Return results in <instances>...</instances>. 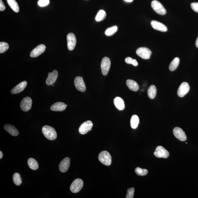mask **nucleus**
Listing matches in <instances>:
<instances>
[{"label": "nucleus", "instance_id": "1", "mask_svg": "<svg viewBox=\"0 0 198 198\" xmlns=\"http://www.w3.org/2000/svg\"><path fill=\"white\" fill-rule=\"evenodd\" d=\"M43 134L47 139L50 140H54L56 139L57 133L55 129L51 126H44L42 128Z\"/></svg>", "mask_w": 198, "mask_h": 198}, {"label": "nucleus", "instance_id": "2", "mask_svg": "<svg viewBox=\"0 0 198 198\" xmlns=\"http://www.w3.org/2000/svg\"><path fill=\"white\" fill-rule=\"evenodd\" d=\"M99 160L101 163L106 166H109L112 163V157L110 153L107 151H103L98 156Z\"/></svg>", "mask_w": 198, "mask_h": 198}, {"label": "nucleus", "instance_id": "3", "mask_svg": "<svg viewBox=\"0 0 198 198\" xmlns=\"http://www.w3.org/2000/svg\"><path fill=\"white\" fill-rule=\"evenodd\" d=\"M152 8L157 13L164 15L166 13V11L164 7L159 1L154 0L151 3Z\"/></svg>", "mask_w": 198, "mask_h": 198}, {"label": "nucleus", "instance_id": "4", "mask_svg": "<svg viewBox=\"0 0 198 198\" xmlns=\"http://www.w3.org/2000/svg\"><path fill=\"white\" fill-rule=\"evenodd\" d=\"M136 53L138 55L143 59L147 60L150 58L152 51L146 47H141L137 49Z\"/></svg>", "mask_w": 198, "mask_h": 198}, {"label": "nucleus", "instance_id": "5", "mask_svg": "<svg viewBox=\"0 0 198 198\" xmlns=\"http://www.w3.org/2000/svg\"><path fill=\"white\" fill-rule=\"evenodd\" d=\"M111 62L108 57H105L103 59L101 62V70L102 74L104 76H106L108 74L110 71Z\"/></svg>", "mask_w": 198, "mask_h": 198}, {"label": "nucleus", "instance_id": "6", "mask_svg": "<svg viewBox=\"0 0 198 198\" xmlns=\"http://www.w3.org/2000/svg\"><path fill=\"white\" fill-rule=\"evenodd\" d=\"M84 186V182L81 179L77 178L73 181L70 186V190L73 193L80 191Z\"/></svg>", "mask_w": 198, "mask_h": 198}, {"label": "nucleus", "instance_id": "7", "mask_svg": "<svg viewBox=\"0 0 198 198\" xmlns=\"http://www.w3.org/2000/svg\"><path fill=\"white\" fill-rule=\"evenodd\" d=\"M93 126V124L91 121L88 120L84 122L80 125L79 129V133L82 135L87 134L92 130Z\"/></svg>", "mask_w": 198, "mask_h": 198}, {"label": "nucleus", "instance_id": "8", "mask_svg": "<svg viewBox=\"0 0 198 198\" xmlns=\"http://www.w3.org/2000/svg\"><path fill=\"white\" fill-rule=\"evenodd\" d=\"M154 156L158 158H167L169 156L168 151L162 146H157L154 153Z\"/></svg>", "mask_w": 198, "mask_h": 198}, {"label": "nucleus", "instance_id": "9", "mask_svg": "<svg viewBox=\"0 0 198 198\" xmlns=\"http://www.w3.org/2000/svg\"><path fill=\"white\" fill-rule=\"evenodd\" d=\"M67 46L69 50L73 51L77 44V39L73 33H70L67 36Z\"/></svg>", "mask_w": 198, "mask_h": 198}, {"label": "nucleus", "instance_id": "10", "mask_svg": "<svg viewBox=\"0 0 198 198\" xmlns=\"http://www.w3.org/2000/svg\"><path fill=\"white\" fill-rule=\"evenodd\" d=\"M190 90V86L187 83L184 82L180 84L177 92L178 95L180 97H183L187 94Z\"/></svg>", "mask_w": 198, "mask_h": 198}, {"label": "nucleus", "instance_id": "11", "mask_svg": "<svg viewBox=\"0 0 198 198\" xmlns=\"http://www.w3.org/2000/svg\"><path fill=\"white\" fill-rule=\"evenodd\" d=\"M32 105V100L31 98L26 97L21 101L20 107L21 110L24 112H27L31 109Z\"/></svg>", "mask_w": 198, "mask_h": 198}, {"label": "nucleus", "instance_id": "12", "mask_svg": "<svg viewBox=\"0 0 198 198\" xmlns=\"http://www.w3.org/2000/svg\"><path fill=\"white\" fill-rule=\"evenodd\" d=\"M74 85L78 91L80 92H84L86 90V86L83 77H77L74 79Z\"/></svg>", "mask_w": 198, "mask_h": 198}, {"label": "nucleus", "instance_id": "13", "mask_svg": "<svg viewBox=\"0 0 198 198\" xmlns=\"http://www.w3.org/2000/svg\"><path fill=\"white\" fill-rule=\"evenodd\" d=\"M173 134L176 138L182 141L186 140L187 137L183 129L180 128L176 127L173 129Z\"/></svg>", "mask_w": 198, "mask_h": 198}, {"label": "nucleus", "instance_id": "14", "mask_svg": "<svg viewBox=\"0 0 198 198\" xmlns=\"http://www.w3.org/2000/svg\"><path fill=\"white\" fill-rule=\"evenodd\" d=\"M46 48V47L44 44H40L32 51L30 53V56L32 58L39 56L44 52Z\"/></svg>", "mask_w": 198, "mask_h": 198}, {"label": "nucleus", "instance_id": "15", "mask_svg": "<svg viewBox=\"0 0 198 198\" xmlns=\"http://www.w3.org/2000/svg\"><path fill=\"white\" fill-rule=\"evenodd\" d=\"M58 74V72L56 70H54L52 73H48V77L46 80L47 85L50 86L53 84L57 80Z\"/></svg>", "mask_w": 198, "mask_h": 198}, {"label": "nucleus", "instance_id": "16", "mask_svg": "<svg viewBox=\"0 0 198 198\" xmlns=\"http://www.w3.org/2000/svg\"><path fill=\"white\" fill-rule=\"evenodd\" d=\"M152 27L154 29L158 31L163 32H166L167 31V27L162 23L155 20H152L150 22Z\"/></svg>", "mask_w": 198, "mask_h": 198}, {"label": "nucleus", "instance_id": "17", "mask_svg": "<svg viewBox=\"0 0 198 198\" xmlns=\"http://www.w3.org/2000/svg\"><path fill=\"white\" fill-rule=\"evenodd\" d=\"M70 159L69 157H66L62 161L59 165V169L62 173H65L70 167Z\"/></svg>", "mask_w": 198, "mask_h": 198}, {"label": "nucleus", "instance_id": "18", "mask_svg": "<svg viewBox=\"0 0 198 198\" xmlns=\"http://www.w3.org/2000/svg\"><path fill=\"white\" fill-rule=\"evenodd\" d=\"M27 83L26 81L21 82L11 90V93L12 94H17L23 91L27 86Z\"/></svg>", "mask_w": 198, "mask_h": 198}, {"label": "nucleus", "instance_id": "19", "mask_svg": "<svg viewBox=\"0 0 198 198\" xmlns=\"http://www.w3.org/2000/svg\"><path fill=\"white\" fill-rule=\"evenodd\" d=\"M67 105L62 102H57L53 104L51 107V110L53 111H62L65 110Z\"/></svg>", "mask_w": 198, "mask_h": 198}, {"label": "nucleus", "instance_id": "20", "mask_svg": "<svg viewBox=\"0 0 198 198\" xmlns=\"http://www.w3.org/2000/svg\"><path fill=\"white\" fill-rule=\"evenodd\" d=\"M4 128L11 136H17L19 134V132L14 126L9 124H6L4 126Z\"/></svg>", "mask_w": 198, "mask_h": 198}, {"label": "nucleus", "instance_id": "21", "mask_svg": "<svg viewBox=\"0 0 198 198\" xmlns=\"http://www.w3.org/2000/svg\"><path fill=\"white\" fill-rule=\"evenodd\" d=\"M113 102L115 106L119 110H124L125 108L124 101L121 98L118 97H116L114 99Z\"/></svg>", "mask_w": 198, "mask_h": 198}, {"label": "nucleus", "instance_id": "22", "mask_svg": "<svg viewBox=\"0 0 198 198\" xmlns=\"http://www.w3.org/2000/svg\"><path fill=\"white\" fill-rule=\"evenodd\" d=\"M126 84L128 88L132 91H137L139 90L138 84L134 80L128 79L126 81Z\"/></svg>", "mask_w": 198, "mask_h": 198}, {"label": "nucleus", "instance_id": "23", "mask_svg": "<svg viewBox=\"0 0 198 198\" xmlns=\"http://www.w3.org/2000/svg\"><path fill=\"white\" fill-rule=\"evenodd\" d=\"M29 167L32 170H35L38 169L39 164L37 161L32 158H30L28 160Z\"/></svg>", "mask_w": 198, "mask_h": 198}, {"label": "nucleus", "instance_id": "24", "mask_svg": "<svg viewBox=\"0 0 198 198\" xmlns=\"http://www.w3.org/2000/svg\"><path fill=\"white\" fill-rule=\"evenodd\" d=\"M7 1L8 5L14 12H19V7L15 0H7Z\"/></svg>", "mask_w": 198, "mask_h": 198}, {"label": "nucleus", "instance_id": "25", "mask_svg": "<svg viewBox=\"0 0 198 198\" xmlns=\"http://www.w3.org/2000/svg\"><path fill=\"white\" fill-rule=\"evenodd\" d=\"M156 93L157 89L155 86L153 85L150 86L147 91L148 97L151 99H154L156 97Z\"/></svg>", "mask_w": 198, "mask_h": 198}, {"label": "nucleus", "instance_id": "26", "mask_svg": "<svg viewBox=\"0 0 198 198\" xmlns=\"http://www.w3.org/2000/svg\"><path fill=\"white\" fill-rule=\"evenodd\" d=\"M107 14L104 10H100L98 12L95 17V20L97 22H100L105 19Z\"/></svg>", "mask_w": 198, "mask_h": 198}, {"label": "nucleus", "instance_id": "27", "mask_svg": "<svg viewBox=\"0 0 198 198\" xmlns=\"http://www.w3.org/2000/svg\"><path fill=\"white\" fill-rule=\"evenodd\" d=\"M179 62H180V60L178 57H176L173 59L169 66V68L170 71H173L176 70L179 65Z\"/></svg>", "mask_w": 198, "mask_h": 198}, {"label": "nucleus", "instance_id": "28", "mask_svg": "<svg viewBox=\"0 0 198 198\" xmlns=\"http://www.w3.org/2000/svg\"><path fill=\"white\" fill-rule=\"evenodd\" d=\"M139 123V117L136 115H134L132 116L131 119V126L132 128L136 129Z\"/></svg>", "mask_w": 198, "mask_h": 198}, {"label": "nucleus", "instance_id": "29", "mask_svg": "<svg viewBox=\"0 0 198 198\" xmlns=\"http://www.w3.org/2000/svg\"><path fill=\"white\" fill-rule=\"evenodd\" d=\"M13 181L15 185L19 186L22 183L20 175L18 173H15L13 176Z\"/></svg>", "mask_w": 198, "mask_h": 198}, {"label": "nucleus", "instance_id": "30", "mask_svg": "<svg viewBox=\"0 0 198 198\" xmlns=\"http://www.w3.org/2000/svg\"><path fill=\"white\" fill-rule=\"evenodd\" d=\"M117 26L110 27V28H108L105 31V35L108 37L111 36L117 32Z\"/></svg>", "mask_w": 198, "mask_h": 198}, {"label": "nucleus", "instance_id": "31", "mask_svg": "<svg viewBox=\"0 0 198 198\" xmlns=\"http://www.w3.org/2000/svg\"><path fill=\"white\" fill-rule=\"evenodd\" d=\"M135 172L139 176H146L148 173V171L146 169H142L139 167H137L135 169Z\"/></svg>", "mask_w": 198, "mask_h": 198}, {"label": "nucleus", "instance_id": "32", "mask_svg": "<svg viewBox=\"0 0 198 198\" xmlns=\"http://www.w3.org/2000/svg\"><path fill=\"white\" fill-rule=\"evenodd\" d=\"M9 48L8 43L5 42H0V53H2L5 52Z\"/></svg>", "mask_w": 198, "mask_h": 198}, {"label": "nucleus", "instance_id": "33", "mask_svg": "<svg viewBox=\"0 0 198 198\" xmlns=\"http://www.w3.org/2000/svg\"><path fill=\"white\" fill-rule=\"evenodd\" d=\"M125 61L127 64H132L133 65L136 66V67L138 65V63L137 60L131 58V57H127L125 60Z\"/></svg>", "mask_w": 198, "mask_h": 198}, {"label": "nucleus", "instance_id": "34", "mask_svg": "<svg viewBox=\"0 0 198 198\" xmlns=\"http://www.w3.org/2000/svg\"><path fill=\"white\" fill-rule=\"evenodd\" d=\"M134 187H131L128 189L127 194L126 198H133L134 197Z\"/></svg>", "mask_w": 198, "mask_h": 198}, {"label": "nucleus", "instance_id": "35", "mask_svg": "<svg viewBox=\"0 0 198 198\" xmlns=\"http://www.w3.org/2000/svg\"><path fill=\"white\" fill-rule=\"evenodd\" d=\"M49 2V0H39L38 4L39 6L43 7L48 5Z\"/></svg>", "mask_w": 198, "mask_h": 198}, {"label": "nucleus", "instance_id": "36", "mask_svg": "<svg viewBox=\"0 0 198 198\" xmlns=\"http://www.w3.org/2000/svg\"><path fill=\"white\" fill-rule=\"evenodd\" d=\"M191 7L195 12L198 13V3L193 2L191 4Z\"/></svg>", "mask_w": 198, "mask_h": 198}, {"label": "nucleus", "instance_id": "37", "mask_svg": "<svg viewBox=\"0 0 198 198\" xmlns=\"http://www.w3.org/2000/svg\"><path fill=\"white\" fill-rule=\"evenodd\" d=\"M5 6L2 0H0V11H5Z\"/></svg>", "mask_w": 198, "mask_h": 198}, {"label": "nucleus", "instance_id": "38", "mask_svg": "<svg viewBox=\"0 0 198 198\" xmlns=\"http://www.w3.org/2000/svg\"><path fill=\"white\" fill-rule=\"evenodd\" d=\"M196 46L198 48V37L196 40Z\"/></svg>", "mask_w": 198, "mask_h": 198}, {"label": "nucleus", "instance_id": "39", "mask_svg": "<svg viewBox=\"0 0 198 198\" xmlns=\"http://www.w3.org/2000/svg\"><path fill=\"white\" fill-rule=\"evenodd\" d=\"M3 156V154L2 151H0V159H2Z\"/></svg>", "mask_w": 198, "mask_h": 198}, {"label": "nucleus", "instance_id": "40", "mask_svg": "<svg viewBox=\"0 0 198 198\" xmlns=\"http://www.w3.org/2000/svg\"><path fill=\"white\" fill-rule=\"evenodd\" d=\"M125 1L128 2H131L133 1V0H124Z\"/></svg>", "mask_w": 198, "mask_h": 198}]
</instances>
